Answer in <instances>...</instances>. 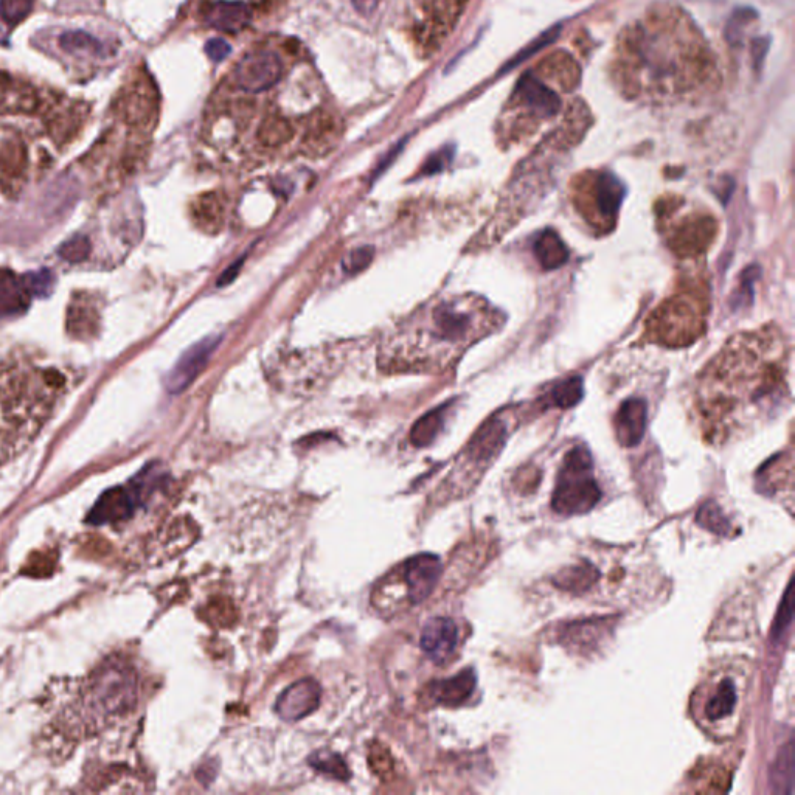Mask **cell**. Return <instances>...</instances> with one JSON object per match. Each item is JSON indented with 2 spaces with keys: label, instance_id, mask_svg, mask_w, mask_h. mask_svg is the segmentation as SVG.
<instances>
[{
  "label": "cell",
  "instance_id": "7",
  "mask_svg": "<svg viewBox=\"0 0 795 795\" xmlns=\"http://www.w3.org/2000/svg\"><path fill=\"white\" fill-rule=\"evenodd\" d=\"M235 83L244 92L260 94L282 78V61L271 50H254L244 55L233 70Z\"/></svg>",
  "mask_w": 795,
  "mask_h": 795
},
{
  "label": "cell",
  "instance_id": "30",
  "mask_svg": "<svg viewBox=\"0 0 795 795\" xmlns=\"http://www.w3.org/2000/svg\"><path fill=\"white\" fill-rule=\"evenodd\" d=\"M559 32H561V27H553L552 30H549V32H546L544 33V35H541L539 36V38H536V41H533L532 44H528V46L525 47V49H522L521 52L518 53V55L514 56L513 60L508 61L507 66L504 67V72L505 70H511L514 69V67L519 66V64H521L522 61L528 60L530 56H533L535 55V53H538L539 50L542 49V47L550 46V44H552V42L555 41L556 36H558Z\"/></svg>",
  "mask_w": 795,
  "mask_h": 795
},
{
  "label": "cell",
  "instance_id": "22",
  "mask_svg": "<svg viewBox=\"0 0 795 795\" xmlns=\"http://www.w3.org/2000/svg\"><path fill=\"white\" fill-rule=\"evenodd\" d=\"M536 257L546 269H555L567 260V249L553 232H544L535 244Z\"/></svg>",
  "mask_w": 795,
  "mask_h": 795
},
{
  "label": "cell",
  "instance_id": "17",
  "mask_svg": "<svg viewBox=\"0 0 795 795\" xmlns=\"http://www.w3.org/2000/svg\"><path fill=\"white\" fill-rule=\"evenodd\" d=\"M518 91L521 94L522 100L527 103L530 108L535 109L536 112H541L542 115L553 117L556 112L561 108V101L555 92L550 91L546 84H542L538 78L533 77L532 73H525L518 84Z\"/></svg>",
  "mask_w": 795,
  "mask_h": 795
},
{
  "label": "cell",
  "instance_id": "35",
  "mask_svg": "<svg viewBox=\"0 0 795 795\" xmlns=\"http://www.w3.org/2000/svg\"><path fill=\"white\" fill-rule=\"evenodd\" d=\"M794 750H792V743L783 749V757H778L777 766H775L774 775H778L777 783L780 785H789L792 789V777H794Z\"/></svg>",
  "mask_w": 795,
  "mask_h": 795
},
{
  "label": "cell",
  "instance_id": "25",
  "mask_svg": "<svg viewBox=\"0 0 795 795\" xmlns=\"http://www.w3.org/2000/svg\"><path fill=\"white\" fill-rule=\"evenodd\" d=\"M598 578V572L589 564L570 567L569 570L559 573L555 578L556 586L566 591L580 592L587 591Z\"/></svg>",
  "mask_w": 795,
  "mask_h": 795
},
{
  "label": "cell",
  "instance_id": "31",
  "mask_svg": "<svg viewBox=\"0 0 795 795\" xmlns=\"http://www.w3.org/2000/svg\"><path fill=\"white\" fill-rule=\"evenodd\" d=\"M373 257H375V250H373V247H358V249L351 250L350 254L344 258V261H342V268H344V271L347 272L348 275L359 274V272L364 271L365 268L370 266Z\"/></svg>",
  "mask_w": 795,
  "mask_h": 795
},
{
  "label": "cell",
  "instance_id": "34",
  "mask_svg": "<svg viewBox=\"0 0 795 795\" xmlns=\"http://www.w3.org/2000/svg\"><path fill=\"white\" fill-rule=\"evenodd\" d=\"M91 244L84 237H75L63 244L60 249L61 257L69 263H80L89 254Z\"/></svg>",
  "mask_w": 795,
  "mask_h": 795
},
{
  "label": "cell",
  "instance_id": "13",
  "mask_svg": "<svg viewBox=\"0 0 795 795\" xmlns=\"http://www.w3.org/2000/svg\"><path fill=\"white\" fill-rule=\"evenodd\" d=\"M320 695L322 691L319 684L313 679H305L286 688L278 698L275 709L282 719L296 723L299 719L311 715L319 707Z\"/></svg>",
  "mask_w": 795,
  "mask_h": 795
},
{
  "label": "cell",
  "instance_id": "32",
  "mask_svg": "<svg viewBox=\"0 0 795 795\" xmlns=\"http://www.w3.org/2000/svg\"><path fill=\"white\" fill-rule=\"evenodd\" d=\"M792 606H794V600H792V586H789L785 598H783L782 606L778 609L777 617H775L774 628H772V636H774L775 639L782 637L786 629L791 625Z\"/></svg>",
  "mask_w": 795,
  "mask_h": 795
},
{
  "label": "cell",
  "instance_id": "40",
  "mask_svg": "<svg viewBox=\"0 0 795 795\" xmlns=\"http://www.w3.org/2000/svg\"><path fill=\"white\" fill-rule=\"evenodd\" d=\"M241 266H243V258H241L240 261H237V263H233L232 266H230V268L227 269V271L224 272L223 275H221V278H219L218 285L226 286L229 285V283H232L233 278L237 277L238 272H240Z\"/></svg>",
  "mask_w": 795,
  "mask_h": 795
},
{
  "label": "cell",
  "instance_id": "24",
  "mask_svg": "<svg viewBox=\"0 0 795 795\" xmlns=\"http://www.w3.org/2000/svg\"><path fill=\"white\" fill-rule=\"evenodd\" d=\"M292 136H294V129H292L291 123L278 115H271L264 120L260 131H258V139L269 148L285 145L292 139Z\"/></svg>",
  "mask_w": 795,
  "mask_h": 795
},
{
  "label": "cell",
  "instance_id": "16",
  "mask_svg": "<svg viewBox=\"0 0 795 795\" xmlns=\"http://www.w3.org/2000/svg\"><path fill=\"white\" fill-rule=\"evenodd\" d=\"M477 677L473 670H465L445 681L434 682L429 687V696L437 704L457 707L468 701L476 690Z\"/></svg>",
  "mask_w": 795,
  "mask_h": 795
},
{
  "label": "cell",
  "instance_id": "39",
  "mask_svg": "<svg viewBox=\"0 0 795 795\" xmlns=\"http://www.w3.org/2000/svg\"><path fill=\"white\" fill-rule=\"evenodd\" d=\"M451 157L452 151L449 150V148L440 151V153L434 154V156L429 157L428 162L423 165V170H421V173L426 174V176H428V174L431 176V174L445 170V167L449 164Z\"/></svg>",
  "mask_w": 795,
  "mask_h": 795
},
{
  "label": "cell",
  "instance_id": "1",
  "mask_svg": "<svg viewBox=\"0 0 795 795\" xmlns=\"http://www.w3.org/2000/svg\"><path fill=\"white\" fill-rule=\"evenodd\" d=\"M785 337L771 327L733 337L699 376L696 410L712 434L774 417L791 400Z\"/></svg>",
  "mask_w": 795,
  "mask_h": 795
},
{
  "label": "cell",
  "instance_id": "19",
  "mask_svg": "<svg viewBox=\"0 0 795 795\" xmlns=\"http://www.w3.org/2000/svg\"><path fill=\"white\" fill-rule=\"evenodd\" d=\"M193 218L204 232H219L226 219V201L218 193L202 195L193 204Z\"/></svg>",
  "mask_w": 795,
  "mask_h": 795
},
{
  "label": "cell",
  "instance_id": "10",
  "mask_svg": "<svg viewBox=\"0 0 795 795\" xmlns=\"http://www.w3.org/2000/svg\"><path fill=\"white\" fill-rule=\"evenodd\" d=\"M143 497L134 482L129 487H115L106 491L98 499L89 514V522L95 525L114 524L131 518L137 505L142 504Z\"/></svg>",
  "mask_w": 795,
  "mask_h": 795
},
{
  "label": "cell",
  "instance_id": "42",
  "mask_svg": "<svg viewBox=\"0 0 795 795\" xmlns=\"http://www.w3.org/2000/svg\"><path fill=\"white\" fill-rule=\"evenodd\" d=\"M353 7L361 14H372L378 8L379 0H351Z\"/></svg>",
  "mask_w": 795,
  "mask_h": 795
},
{
  "label": "cell",
  "instance_id": "15",
  "mask_svg": "<svg viewBox=\"0 0 795 795\" xmlns=\"http://www.w3.org/2000/svg\"><path fill=\"white\" fill-rule=\"evenodd\" d=\"M646 404L642 400H628L622 404L615 417V432L620 445L636 446L645 434Z\"/></svg>",
  "mask_w": 795,
  "mask_h": 795
},
{
  "label": "cell",
  "instance_id": "37",
  "mask_svg": "<svg viewBox=\"0 0 795 795\" xmlns=\"http://www.w3.org/2000/svg\"><path fill=\"white\" fill-rule=\"evenodd\" d=\"M755 18H757V11L749 10V8L736 10L735 13L732 14V18H730L729 27H727V36H729V39L735 41L738 35H740L741 28L749 24V22Z\"/></svg>",
  "mask_w": 795,
  "mask_h": 795
},
{
  "label": "cell",
  "instance_id": "3",
  "mask_svg": "<svg viewBox=\"0 0 795 795\" xmlns=\"http://www.w3.org/2000/svg\"><path fill=\"white\" fill-rule=\"evenodd\" d=\"M707 292L681 291L662 303L648 320V336L657 344L682 347L696 341L705 328L709 311Z\"/></svg>",
  "mask_w": 795,
  "mask_h": 795
},
{
  "label": "cell",
  "instance_id": "26",
  "mask_svg": "<svg viewBox=\"0 0 795 795\" xmlns=\"http://www.w3.org/2000/svg\"><path fill=\"white\" fill-rule=\"evenodd\" d=\"M309 764L320 774L327 775V777L334 778V780L347 782L348 778H350L347 763L342 760L341 755L334 754L330 750H320L317 754L311 755Z\"/></svg>",
  "mask_w": 795,
  "mask_h": 795
},
{
  "label": "cell",
  "instance_id": "23",
  "mask_svg": "<svg viewBox=\"0 0 795 795\" xmlns=\"http://www.w3.org/2000/svg\"><path fill=\"white\" fill-rule=\"evenodd\" d=\"M337 136V126L330 119H319L306 134V150L313 154L327 153L336 142Z\"/></svg>",
  "mask_w": 795,
  "mask_h": 795
},
{
  "label": "cell",
  "instance_id": "2",
  "mask_svg": "<svg viewBox=\"0 0 795 795\" xmlns=\"http://www.w3.org/2000/svg\"><path fill=\"white\" fill-rule=\"evenodd\" d=\"M505 316L482 297L457 296L429 306L418 320V367H441L459 358L466 348L494 333ZM417 367V368H418Z\"/></svg>",
  "mask_w": 795,
  "mask_h": 795
},
{
  "label": "cell",
  "instance_id": "41",
  "mask_svg": "<svg viewBox=\"0 0 795 795\" xmlns=\"http://www.w3.org/2000/svg\"><path fill=\"white\" fill-rule=\"evenodd\" d=\"M768 49H769L768 39H757V41L754 42V47H752V50H754V52L752 53H754L755 64L763 63L764 55L768 53Z\"/></svg>",
  "mask_w": 795,
  "mask_h": 795
},
{
  "label": "cell",
  "instance_id": "6",
  "mask_svg": "<svg viewBox=\"0 0 795 795\" xmlns=\"http://www.w3.org/2000/svg\"><path fill=\"white\" fill-rule=\"evenodd\" d=\"M91 696L105 715H122L137 701V674L123 662H109L95 673Z\"/></svg>",
  "mask_w": 795,
  "mask_h": 795
},
{
  "label": "cell",
  "instance_id": "33",
  "mask_svg": "<svg viewBox=\"0 0 795 795\" xmlns=\"http://www.w3.org/2000/svg\"><path fill=\"white\" fill-rule=\"evenodd\" d=\"M553 398H555L556 406H572V404L577 403L581 398L580 379H570V381L563 382L558 389L553 390Z\"/></svg>",
  "mask_w": 795,
  "mask_h": 795
},
{
  "label": "cell",
  "instance_id": "12",
  "mask_svg": "<svg viewBox=\"0 0 795 795\" xmlns=\"http://www.w3.org/2000/svg\"><path fill=\"white\" fill-rule=\"evenodd\" d=\"M459 642V629L451 618L437 617L429 620L421 632V650L437 665L451 659Z\"/></svg>",
  "mask_w": 795,
  "mask_h": 795
},
{
  "label": "cell",
  "instance_id": "18",
  "mask_svg": "<svg viewBox=\"0 0 795 795\" xmlns=\"http://www.w3.org/2000/svg\"><path fill=\"white\" fill-rule=\"evenodd\" d=\"M32 291L27 282L19 280L10 272H0V317L24 313L30 303Z\"/></svg>",
  "mask_w": 795,
  "mask_h": 795
},
{
  "label": "cell",
  "instance_id": "9",
  "mask_svg": "<svg viewBox=\"0 0 795 795\" xmlns=\"http://www.w3.org/2000/svg\"><path fill=\"white\" fill-rule=\"evenodd\" d=\"M221 337L209 336L198 344L188 348L179 361L174 364L173 370L167 376V390L170 393H181L195 381L202 370L207 367L213 353L218 348Z\"/></svg>",
  "mask_w": 795,
  "mask_h": 795
},
{
  "label": "cell",
  "instance_id": "21",
  "mask_svg": "<svg viewBox=\"0 0 795 795\" xmlns=\"http://www.w3.org/2000/svg\"><path fill=\"white\" fill-rule=\"evenodd\" d=\"M446 410H448V406L438 407V409L432 410L429 414L421 417L414 424V428L410 431L412 445L417 446V448H426V446L434 443L435 438L438 437L441 429H443V424H445Z\"/></svg>",
  "mask_w": 795,
  "mask_h": 795
},
{
  "label": "cell",
  "instance_id": "20",
  "mask_svg": "<svg viewBox=\"0 0 795 795\" xmlns=\"http://www.w3.org/2000/svg\"><path fill=\"white\" fill-rule=\"evenodd\" d=\"M736 702H738V695H736L735 684L730 679H724L705 704V716L713 723L729 718L735 710Z\"/></svg>",
  "mask_w": 795,
  "mask_h": 795
},
{
  "label": "cell",
  "instance_id": "14",
  "mask_svg": "<svg viewBox=\"0 0 795 795\" xmlns=\"http://www.w3.org/2000/svg\"><path fill=\"white\" fill-rule=\"evenodd\" d=\"M252 13L243 2L218 0L205 13V22L218 32L237 35L249 25Z\"/></svg>",
  "mask_w": 795,
  "mask_h": 795
},
{
  "label": "cell",
  "instance_id": "36",
  "mask_svg": "<svg viewBox=\"0 0 795 795\" xmlns=\"http://www.w3.org/2000/svg\"><path fill=\"white\" fill-rule=\"evenodd\" d=\"M25 282H27L28 288H30L32 294H36V296H47V294L52 291L55 278H53L52 272L39 271L27 275V277H25Z\"/></svg>",
  "mask_w": 795,
  "mask_h": 795
},
{
  "label": "cell",
  "instance_id": "5",
  "mask_svg": "<svg viewBox=\"0 0 795 795\" xmlns=\"http://www.w3.org/2000/svg\"><path fill=\"white\" fill-rule=\"evenodd\" d=\"M625 198L622 181L608 171L595 174L594 178L578 187L575 209L584 216L586 223L598 233L611 232L617 223L618 212Z\"/></svg>",
  "mask_w": 795,
  "mask_h": 795
},
{
  "label": "cell",
  "instance_id": "27",
  "mask_svg": "<svg viewBox=\"0 0 795 795\" xmlns=\"http://www.w3.org/2000/svg\"><path fill=\"white\" fill-rule=\"evenodd\" d=\"M61 49L66 50L67 53L86 52L91 55H101L103 46L98 39L89 33L81 32V30H73V32H66L60 36Z\"/></svg>",
  "mask_w": 795,
  "mask_h": 795
},
{
  "label": "cell",
  "instance_id": "4",
  "mask_svg": "<svg viewBox=\"0 0 795 795\" xmlns=\"http://www.w3.org/2000/svg\"><path fill=\"white\" fill-rule=\"evenodd\" d=\"M601 491L594 477V463L586 448H575L564 457L552 505L564 516L589 513L600 502Z\"/></svg>",
  "mask_w": 795,
  "mask_h": 795
},
{
  "label": "cell",
  "instance_id": "38",
  "mask_svg": "<svg viewBox=\"0 0 795 795\" xmlns=\"http://www.w3.org/2000/svg\"><path fill=\"white\" fill-rule=\"evenodd\" d=\"M230 50H232V47H230L226 39H210V41L205 44V53H207L210 60L215 61V63H221V61L226 60L227 56L230 55Z\"/></svg>",
  "mask_w": 795,
  "mask_h": 795
},
{
  "label": "cell",
  "instance_id": "11",
  "mask_svg": "<svg viewBox=\"0 0 795 795\" xmlns=\"http://www.w3.org/2000/svg\"><path fill=\"white\" fill-rule=\"evenodd\" d=\"M716 223L709 216H688L676 230H670L671 249L677 254H701L715 238Z\"/></svg>",
  "mask_w": 795,
  "mask_h": 795
},
{
  "label": "cell",
  "instance_id": "29",
  "mask_svg": "<svg viewBox=\"0 0 795 795\" xmlns=\"http://www.w3.org/2000/svg\"><path fill=\"white\" fill-rule=\"evenodd\" d=\"M35 0H0V18L7 24L18 25L32 11Z\"/></svg>",
  "mask_w": 795,
  "mask_h": 795
},
{
  "label": "cell",
  "instance_id": "8",
  "mask_svg": "<svg viewBox=\"0 0 795 795\" xmlns=\"http://www.w3.org/2000/svg\"><path fill=\"white\" fill-rule=\"evenodd\" d=\"M441 577V561L432 553L412 556L403 564V580L406 581L407 598L412 605L428 600Z\"/></svg>",
  "mask_w": 795,
  "mask_h": 795
},
{
  "label": "cell",
  "instance_id": "28",
  "mask_svg": "<svg viewBox=\"0 0 795 795\" xmlns=\"http://www.w3.org/2000/svg\"><path fill=\"white\" fill-rule=\"evenodd\" d=\"M696 521L701 527L707 528V530L716 533V535H726L730 530L729 521L724 518L723 511L715 502H707V504L702 505L698 516H696Z\"/></svg>",
  "mask_w": 795,
  "mask_h": 795
}]
</instances>
